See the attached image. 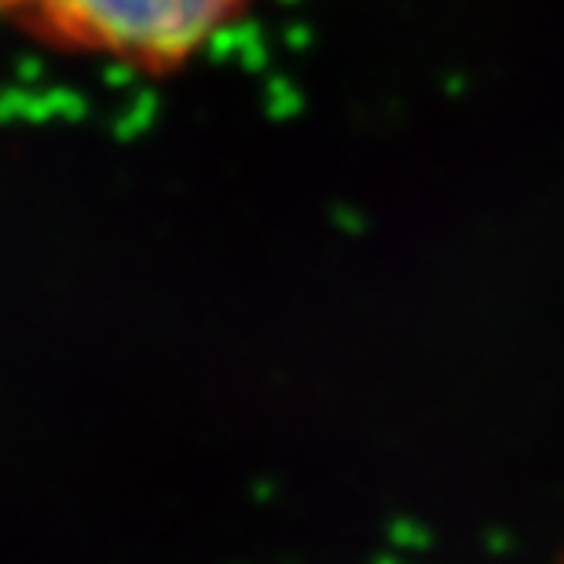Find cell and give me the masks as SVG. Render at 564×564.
Segmentation results:
<instances>
[{"label": "cell", "mask_w": 564, "mask_h": 564, "mask_svg": "<svg viewBox=\"0 0 564 564\" xmlns=\"http://www.w3.org/2000/svg\"><path fill=\"white\" fill-rule=\"evenodd\" d=\"M253 0H0L19 41L132 77H176L209 55Z\"/></svg>", "instance_id": "cell-1"}]
</instances>
